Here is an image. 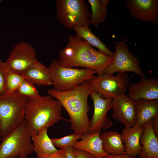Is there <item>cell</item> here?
I'll return each instance as SVG.
<instances>
[{
  "instance_id": "obj_17",
  "label": "cell",
  "mask_w": 158,
  "mask_h": 158,
  "mask_svg": "<svg viewBox=\"0 0 158 158\" xmlns=\"http://www.w3.org/2000/svg\"><path fill=\"white\" fill-rule=\"evenodd\" d=\"M100 130L83 135L81 140L76 141L73 145L74 149L88 152L96 158L104 157L108 153L103 149L100 138Z\"/></svg>"
},
{
  "instance_id": "obj_10",
  "label": "cell",
  "mask_w": 158,
  "mask_h": 158,
  "mask_svg": "<svg viewBox=\"0 0 158 158\" xmlns=\"http://www.w3.org/2000/svg\"><path fill=\"white\" fill-rule=\"evenodd\" d=\"M37 61L34 47L21 41L14 47L4 65L6 69L21 74Z\"/></svg>"
},
{
  "instance_id": "obj_11",
  "label": "cell",
  "mask_w": 158,
  "mask_h": 158,
  "mask_svg": "<svg viewBox=\"0 0 158 158\" xmlns=\"http://www.w3.org/2000/svg\"><path fill=\"white\" fill-rule=\"evenodd\" d=\"M90 95L94 105V113L90 121V133L109 128L113 122L106 116V115L108 111L112 109V99L102 98L95 90Z\"/></svg>"
},
{
  "instance_id": "obj_36",
  "label": "cell",
  "mask_w": 158,
  "mask_h": 158,
  "mask_svg": "<svg viewBox=\"0 0 158 158\" xmlns=\"http://www.w3.org/2000/svg\"><path fill=\"white\" fill-rule=\"evenodd\" d=\"M1 137H2V136H1V134L0 127V142L1 140Z\"/></svg>"
},
{
  "instance_id": "obj_29",
  "label": "cell",
  "mask_w": 158,
  "mask_h": 158,
  "mask_svg": "<svg viewBox=\"0 0 158 158\" xmlns=\"http://www.w3.org/2000/svg\"><path fill=\"white\" fill-rule=\"evenodd\" d=\"M74 149V152L77 158H96L92 154L85 151Z\"/></svg>"
},
{
  "instance_id": "obj_27",
  "label": "cell",
  "mask_w": 158,
  "mask_h": 158,
  "mask_svg": "<svg viewBox=\"0 0 158 158\" xmlns=\"http://www.w3.org/2000/svg\"><path fill=\"white\" fill-rule=\"evenodd\" d=\"M6 83L5 69L4 66L0 67V95L6 93Z\"/></svg>"
},
{
  "instance_id": "obj_33",
  "label": "cell",
  "mask_w": 158,
  "mask_h": 158,
  "mask_svg": "<svg viewBox=\"0 0 158 158\" xmlns=\"http://www.w3.org/2000/svg\"><path fill=\"white\" fill-rule=\"evenodd\" d=\"M101 3L103 5L107 7L109 3V1L107 0H99Z\"/></svg>"
},
{
  "instance_id": "obj_28",
  "label": "cell",
  "mask_w": 158,
  "mask_h": 158,
  "mask_svg": "<svg viewBox=\"0 0 158 158\" xmlns=\"http://www.w3.org/2000/svg\"><path fill=\"white\" fill-rule=\"evenodd\" d=\"M37 158H66L64 148H61L56 153L48 154H36Z\"/></svg>"
},
{
  "instance_id": "obj_34",
  "label": "cell",
  "mask_w": 158,
  "mask_h": 158,
  "mask_svg": "<svg viewBox=\"0 0 158 158\" xmlns=\"http://www.w3.org/2000/svg\"><path fill=\"white\" fill-rule=\"evenodd\" d=\"M27 157L25 156H21L18 157L11 156L6 158H27Z\"/></svg>"
},
{
  "instance_id": "obj_37",
  "label": "cell",
  "mask_w": 158,
  "mask_h": 158,
  "mask_svg": "<svg viewBox=\"0 0 158 158\" xmlns=\"http://www.w3.org/2000/svg\"><path fill=\"white\" fill-rule=\"evenodd\" d=\"M104 158V157H100V158Z\"/></svg>"
},
{
  "instance_id": "obj_5",
  "label": "cell",
  "mask_w": 158,
  "mask_h": 158,
  "mask_svg": "<svg viewBox=\"0 0 158 158\" xmlns=\"http://www.w3.org/2000/svg\"><path fill=\"white\" fill-rule=\"evenodd\" d=\"M49 68L51 74L53 89L57 91H70L96 76L94 75L96 72L94 70L63 67L56 59L52 60Z\"/></svg>"
},
{
  "instance_id": "obj_24",
  "label": "cell",
  "mask_w": 158,
  "mask_h": 158,
  "mask_svg": "<svg viewBox=\"0 0 158 158\" xmlns=\"http://www.w3.org/2000/svg\"><path fill=\"white\" fill-rule=\"evenodd\" d=\"M4 68L6 83V93H11L18 90L24 79L20 74L7 69L5 67Z\"/></svg>"
},
{
  "instance_id": "obj_22",
  "label": "cell",
  "mask_w": 158,
  "mask_h": 158,
  "mask_svg": "<svg viewBox=\"0 0 158 158\" xmlns=\"http://www.w3.org/2000/svg\"><path fill=\"white\" fill-rule=\"evenodd\" d=\"M76 36L87 41L90 45L97 48L98 51L107 55L113 56L114 53L100 39L92 32L89 27L80 26L73 29Z\"/></svg>"
},
{
  "instance_id": "obj_25",
  "label": "cell",
  "mask_w": 158,
  "mask_h": 158,
  "mask_svg": "<svg viewBox=\"0 0 158 158\" xmlns=\"http://www.w3.org/2000/svg\"><path fill=\"white\" fill-rule=\"evenodd\" d=\"M83 135L74 133L60 138H54L51 139L55 147L61 148H65L73 147L78 140L81 139Z\"/></svg>"
},
{
  "instance_id": "obj_32",
  "label": "cell",
  "mask_w": 158,
  "mask_h": 158,
  "mask_svg": "<svg viewBox=\"0 0 158 158\" xmlns=\"http://www.w3.org/2000/svg\"><path fill=\"white\" fill-rule=\"evenodd\" d=\"M104 158H135V157L130 156L125 153L121 155H115L108 154Z\"/></svg>"
},
{
  "instance_id": "obj_15",
  "label": "cell",
  "mask_w": 158,
  "mask_h": 158,
  "mask_svg": "<svg viewBox=\"0 0 158 158\" xmlns=\"http://www.w3.org/2000/svg\"><path fill=\"white\" fill-rule=\"evenodd\" d=\"M21 75L25 80L33 85L38 86L53 85L50 69L38 61Z\"/></svg>"
},
{
  "instance_id": "obj_26",
  "label": "cell",
  "mask_w": 158,
  "mask_h": 158,
  "mask_svg": "<svg viewBox=\"0 0 158 158\" xmlns=\"http://www.w3.org/2000/svg\"><path fill=\"white\" fill-rule=\"evenodd\" d=\"M17 90L21 95L28 98L35 97L40 95L38 90L34 85L24 79Z\"/></svg>"
},
{
  "instance_id": "obj_16",
  "label": "cell",
  "mask_w": 158,
  "mask_h": 158,
  "mask_svg": "<svg viewBox=\"0 0 158 158\" xmlns=\"http://www.w3.org/2000/svg\"><path fill=\"white\" fill-rule=\"evenodd\" d=\"M151 120L144 125L140 138V158H158V139L152 129Z\"/></svg>"
},
{
  "instance_id": "obj_18",
  "label": "cell",
  "mask_w": 158,
  "mask_h": 158,
  "mask_svg": "<svg viewBox=\"0 0 158 158\" xmlns=\"http://www.w3.org/2000/svg\"><path fill=\"white\" fill-rule=\"evenodd\" d=\"M144 126L136 125L130 128L125 127L122 131L121 138L125 148V153L135 157L139 155L142 149L140 138Z\"/></svg>"
},
{
  "instance_id": "obj_12",
  "label": "cell",
  "mask_w": 158,
  "mask_h": 158,
  "mask_svg": "<svg viewBox=\"0 0 158 158\" xmlns=\"http://www.w3.org/2000/svg\"><path fill=\"white\" fill-rule=\"evenodd\" d=\"M112 117L124 124L125 127L134 126L136 122L135 102L125 94H121L112 100Z\"/></svg>"
},
{
  "instance_id": "obj_38",
  "label": "cell",
  "mask_w": 158,
  "mask_h": 158,
  "mask_svg": "<svg viewBox=\"0 0 158 158\" xmlns=\"http://www.w3.org/2000/svg\"><path fill=\"white\" fill-rule=\"evenodd\" d=\"M1 0H0V2H1Z\"/></svg>"
},
{
  "instance_id": "obj_8",
  "label": "cell",
  "mask_w": 158,
  "mask_h": 158,
  "mask_svg": "<svg viewBox=\"0 0 158 158\" xmlns=\"http://www.w3.org/2000/svg\"><path fill=\"white\" fill-rule=\"evenodd\" d=\"M115 44L113 62L107 67L105 73L112 75L116 73L130 72L141 77L144 76L138 58L131 53L128 44L123 41H116Z\"/></svg>"
},
{
  "instance_id": "obj_31",
  "label": "cell",
  "mask_w": 158,
  "mask_h": 158,
  "mask_svg": "<svg viewBox=\"0 0 158 158\" xmlns=\"http://www.w3.org/2000/svg\"><path fill=\"white\" fill-rule=\"evenodd\" d=\"M64 149L66 158H77L74 154L73 147H70Z\"/></svg>"
},
{
  "instance_id": "obj_7",
  "label": "cell",
  "mask_w": 158,
  "mask_h": 158,
  "mask_svg": "<svg viewBox=\"0 0 158 158\" xmlns=\"http://www.w3.org/2000/svg\"><path fill=\"white\" fill-rule=\"evenodd\" d=\"M33 152V145L27 130L25 119L16 128L3 137L0 145V158L27 157Z\"/></svg>"
},
{
  "instance_id": "obj_23",
  "label": "cell",
  "mask_w": 158,
  "mask_h": 158,
  "mask_svg": "<svg viewBox=\"0 0 158 158\" xmlns=\"http://www.w3.org/2000/svg\"><path fill=\"white\" fill-rule=\"evenodd\" d=\"M87 1L90 5L92 10L90 24L97 28L101 23L105 22L108 13L107 8L101 3L99 0Z\"/></svg>"
},
{
  "instance_id": "obj_21",
  "label": "cell",
  "mask_w": 158,
  "mask_h": 158,
  "mask_svg": "<svg viewBox=\"0 0 158 158\" xmlns=\"http://www.w3.org/2000/svg\"><path fill=\"white\" fill-rule=\"evenodd\" d=\"M47 129H41L31 136L34 152L36 154H48L58 151L53 145L47 133Z\"/></svg>"
},
{
  "instance_id": "obj_20",
  "label": "cell",
  "mask_w": 158,
  "mask_h": 158,
  "mask_svg": "<svg viewBox=\"0 0 158 158\" xmlns=\"http://www.w3.org/2000/svg\"><path fill=\"white\" fill-rule=\"evenodd\" d=\"M103 150L109 154L121 155L125 153L121 134L116 131L104 132L100 135Z\"/></svg>"
},
{
  "instance_id": "obj_6",
  "label": "cell",
  "mask_w": 158,
  "mask_h": 158,
  "mask_svg": "<svg viewBox=\"0 0 158 158\" xmlns=\"http://www.w3.org/2000/svg\"><path fill=\"white\" fill-rule=\"evenodd\" d=\"M56 18L69 30L77 27H89L91 14L84 0H57Z\"/></svg>"
},
{
  "instance_id": "obj_3",
  "label": "cell",
  "mask_w": 158,
  "mask_h": 158,
  "mask_svg": "<svg viewBox=\"0 0 158 158\" xmlns=\"http://www.w3.org/2000/svg\"><path fill=\"white\" fill-rule=\"evenodd\" d=\"M62 106L51 96L40 95L28 98L25 108V119L29 135L42 129H48L59 121H70L61 115Z\"/></svg>"
},
{
  "instance_id": "obj_9",
  "label": "cell",
  "mask_w": 158,
  "mask_h": 158,
  "mask_svg": "<svg viewBox=\"0 0 158 158\" xmlns=\"http://www.w3.org/2000/svg\"><path fill=\"white\" fill-rule=\"evenodd\" d=\"M129 80L127 73L123 72L117 73L116 75L104 73L89 81L102 97L112 99L125 94Z\"/></svg>"
},
{
  "instance_id": "obj_1",
  "label": "cell",
  "mask_w": 158,
  "mask_h": 158,
  "mask_svg": "<svg viewBox=\"0 0 158 158\" xmlns=\"http://www.w3.org/2000/svg\"><path fill=\"white\" fill-rule=\"evenodd\" d=\"M94 90L92 84L86 80L70 91L61 92L50 89L47 93L58 100L65 109L69 116L71 128L74 133L83 135L90 133L88 113L90 108L87 99Z\"/></svg>"
},
{
  "instance_id": "obj_2",
  "label": "cell",
  "mask_w": 158,
  "mask_h": 158,
  "mask_svg": "<svg viewBox=\"0 0 158 158\" xmlns=\"http://www.w3.org/2000/svg\"><path fill=\"white\" fill-rule=\"evenodd\" d=\"M58 59L63 66L89 68L100 75L105 73L107 67L112 62L113 56L96 50L85 40L76 35H70L67 45L59 51Z\"/></svg>"
},
{
  "instance_id": "obj_19",
  "label": "cell",
  "mask_w": 158,
  "mask_h": 158,
  "mask_svg": "<svg viewBox=\"0 0 158 158\" xmlns=\"http://www.w3.org/2000/svg\"><path fill=\"white\" fill-rule=\"evenodd\" d=\"M135 102L136 122L135 125L143 126L158 115V99H139Z\"/></svg>"
},
{
  "instance_id": "obj_4",
  "label": "cell",
  "mask_w": 158,
  "mask_h": 158,
  "mask_svg": "<svg viewBox=\"0 0 158 158\" xmlns=\"http://www.w3.org/2000/svg\"><path fill=\"white\" fill-rule=\"evenodd\" d=\"M28 100L17 90L0 95V127L2 138L25 120Z\"/></svg>"
},
{
  "instance_id": "obj_35",
  "label": "cell",
  "mask_w": 158,
  "mask_h": 158,
  "mask_svg": "<svg viewBox=\"0 0 158 158\" xmlns=\"http://www.w3.org/2000/svg\"><path fill=\"white\" fill-rule=\"evenodd\" d=\"M3 62H2L0 59V67L2 65Z\"/></svg>"
},
{
  "instance_id": "obj_13",
  "label": "cell",
  "mask_w": 158,
  "mask_h": 158,
  "mask_svg": "<svg viewBox=\"0 0 158 158\" xmlns=\"http://www.w3.org/2000/svg\"><path fill=\"white\" fill-rule=\"evenodd\" d=\"M126 6L134 18L157 24L158 0H127Z\"/></svg>"
},
{
  "instance_id": "obj_14",
  "label": "cell",
  "mask_w": 158,
  "mask_h": 158,
  "mask_svg": "<svg viewBox=\"0 0 158 158\" xmlns=\"http://www.w3.org/2000/svg\"><path fill=\"white\" fill-rule=\"evenodd\" d=\"M127 95L134 102L158 99V79L141 77L138 82L129 86Z\"/></svg>"
},
{
  "instance_id": "obj_30",
  "label": "cell",
  "mask_w": 158,
  "mask_h": 158,
  "mask_svg": "<svg viewBox=\"0 0 158 158\" xmlns=\"http://www.w3.org/2000/svg\"><path fill=\"white\" fill-rule=\"evenodd\" d=\"M151 126L155 135L158 136V115L154 117L151 120Z\"/></svg>"
}]
</instances>
